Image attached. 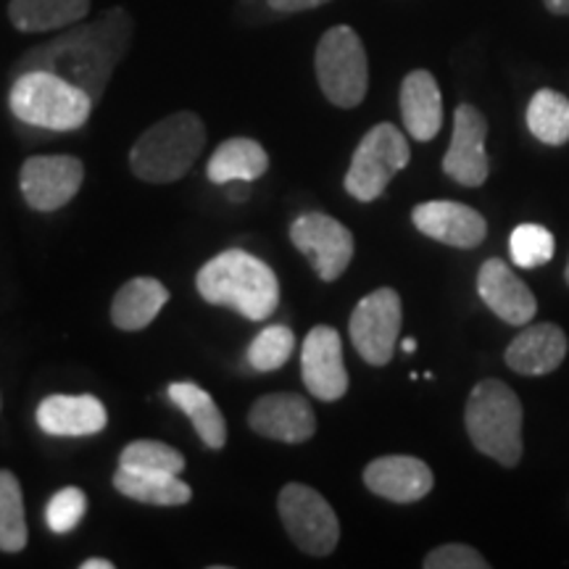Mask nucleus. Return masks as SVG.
I'll use <instances>...</instances> for the list:
<instances>
[{
    "label": "nucleus",
    "instance_id": "obj_19",
    "mask_svg": "<svg viewBox=\"0 0 569 569\" xmlns=\"http://www.w3.org/2000/svg\"><path fill=\"white\" fill-rule=\"evenodd\" d=\"M503 359H507L511 372L517 375H551L567 359L565 330L553 322L525 327L509 343Z\"/></svg>",
    "mask_w": 569,
    "mask_h": 569
},
{
    "label": "nucleus",
    "instance_id": "obj_13",
    "mask_svg": "<svg viewBox=\"0 0 569 569\" xmlns=\"http://www.w3.org/2000/svg\"><path fill=\"white\" fill-rule=\"evenodd\" d=\"M303 386L319 401H338L348 390L343 343L336 327L319 325L309 332L301 348Z\"/></svg>",
    "mask_w": 569,
    "mask_h": 569
},
{
    "label": "nucleus",
    "instance_id": "obj_39",
    "mask_svg": "<svg viewBox=\"0 0 569 569\" xmlns=\"http://www.w3.org/2000/svg\"><path fill=\"white\" fill-rule=\"evenodd\" d=\"M0 409H3V398H0Z\"/></svg>",
    "mask_w": 569,
    "mask_h": 569
},
{
    "label": "nucleus",
    "instance_id": "obj_31",
    "mask_svg": "<svg viewBox=\"0 0 569 569\" xmlns=\"http://www.w3.org/2000/svg\"><path fill=\"white\" fill-rule=\"evenodd\" d=\"M84 511H88V496L84 490L69 486L51 496L46 507V522L56 536H69L71 530L80 528Z\"/></svg>",
    "mask_w": 569,
    "mask_h": 569
},
{
    "label": "nucleus",
    "instance_id": "obj_26",
    "mask_svg": "<svg viewBox=\"0 0 569 569\" xmlns=\"http://www.w3.org/2000/svg\"><path fill=\"white\" fill-rule=\"evenodd\" d=\"M528 127L532 138L546 146L569 142V98L557 90H538L528 106Z\"/></svg>",
    "mask_w": 569,
    "mask_h": 569
},
{
    "label": "nucleus",
    "instance_id": "obj_38",
    "mask_svg": "<svg viewBox=\"0 0 569 569\" xmlns=\"http://www.w3.org/2000/svg\"><path fill=\"white\" fill-rule=\"evenodd\" d=\"M565 280H567V284H569V261H567V272H565Z\"/></svg>",
    "mask_w": 569,
    "mask_h": 569
},
{
    "label": "nucleus",
    "instance_id": "obj_30",
    "mask_svg": "<svg viewBox=\"0 0 569 569\" xmlns=\"http://www.w3.org/2000/svg\"><path fill=\"white\" fill-rule=\"evenodd\" d=\"M553 251H557V240L540 224H519L509 234L511 261L522 269L549 264L553 259Z\"/></svg>",
    "mask_w": 569,
    "mask_h": 569
},
{
    "label": "nucleus",
    "instance_id": "obj_17",
    "mask_svg": "<svg viewBox=\"0 0 569 569\" xmlns=\"http://www.w3.org/2000/svg\"><path fill=\"white\" fill-rule=\"evenodd\" d=\"M365 486L393 503H415L436 486L432 469L415 457H380L365 469Z\"/></svg>",
    "mask_w": 569,
    "mask_h": 569
},
{
    "label": "nucleus",
    "instance_id": "obj_23",
    "mask_svg": "<svg viewBox=\"0 0 569 569\" xmlns=\"http://www.w3.org/2000/svg\"><path fill=\"white\" fill-rule=\"evenodd\" d=\"M269 169V156L261 142L251 138H232L224 140L217 151L211 153L206 174L213 184H227L234 180L253 182L264 177Z\"/></svg>",
    "mask_w": 569,
    "mask_h": 569
},
{
    "label": "nucleus",
    "instance_id": "obj_28",
    "mask_svg": "<svg viewBox=\"0 0 569 569\" xmlns=\"http://www.w3.org/2000/svg\"><path fill=\"white\" fill-rule=\"evenodd\" d=\"M119 467L138 469V472L182 475L184 457L177 448L161 443V440H132L130 446H124Z\"/></svg>",
    "mask_w": 569,
    "mask_h": 569
},
{
    "label": "nucleus",
    "instance_id": "obj_34",
    "mask_svg": "<svg viewBox=\"0 0 569 569\" xmlns=\"http://www.w3.org/2000/svg\"><path fill=\"white\" fill-rule=\"evenodd\" d=\"M227 196H230L232 203H243L248 201V196H251V188H248V182L243 180L227 182Z\"/></svg>",
    "mask_w": 569,
    "mask_h": 569
},
{
    "label": "nucleus",
    "instance_id": "obj_24",
    "mask_svg": "<svg viewBox=\"0 0 569 569\" xmlns=\"http://www.w3.org/2000/svg\"><path fill=\"white\" fill-rule=\"evenodd\" d=\"M113 488L132 501L151 503V507H184L193 498L188 482L167 472H138V469L119 467L113 475Z\"/></svg>",
    "mask_w": 569,
    "mask_h": 569
},
{
    "label": "nucleus",
    "instance_id": "obj_2",
    "mask_svg": "<svg viewBox=\"0 0 569 569\" xmlns=\"http://www.w3.org/2000/svg\"><path fill=\"white\" fill-rule=\"evenodd\" d=\"M196 288L213 306H227L251 322H267L280 303V282L264 261L243 248L213 256L198 269Z\"/></svg>",
    "mask_w": 569,
    "mask_h": 569
},
{
    "label": "nucleus",
    "instance_id": "obj_15",
    "mask_svg": "<svg viewBox=\"0 0 569 569\" xmlns=\"http://www.w3.org/2000/svg\"><path fill=\"white\" fill-rule=\"evenodd\" d=\"M411 222L427 238L453 248H478L488 234L486 217L457 201L419 203L411 211Z\"/></svg>",
    "mask_w": 569,
    "mask_h": 569
},
{
    "label": "nucleus",
    "instance_id": "obj_12",
    "mask_svg": "<svg viewBox=\"0 0 569 569\" xmlns=\"http://www.w3.org/2000/svg\"><path fill=\"white\" fill-rule=\"evenodd\" d=\"M488 122L472 103L457 106L451 146L443 156V172L465 188H480L488 180L490 163L486 153Z\"/></svg>",
    "mask_w": 569,
    "mask_h": 569
},
{
    "label": "nucleus",
    "instance_id": "obj_4",
    "mask_svg": "<svg viewBox=\"0 0 569 569\" xmlns=\"http://www.w3.org/2000/svg\"><path fill=\"white\" fill-rule=\"evenodd\" d=\"M9 106L19 122L51 132H74L88 122L96 101L53 71L32 69L17 74L9 92Z\"/></svg>",
    "mask_w": 569,
    "mask_h": 569
},
{
    "label": "nucleus",
    "instance_id": "obj_33",
    "mask_svg": "<svg viewBox=\"0 0 569 569\" xmlns=\"http://www.w3.org/2000/svg\"><path fill=\"white\" fill-rule=\"evenodd\" d=\"M267 3L280 13H301V11L319 9V6L330 3V0H267Z\"/></svg>",
    "mask_w": 569,
    "mask_h": 569
},
{
    "label": "nucleus",
    "instance_id": "obj_1",
    "mask_svg": "<svg viewBox=\"0 0 569 569\" xmlns=\"http://www.w3.org/2000/svg\"><path fill=\"white\" fill-rule=\"evenodd\" d=\"M134 21L124 9H109L88 24L71 27L59 38L32 48L17 63V74L46 69L82 88L92 101H101L106 84L130 51Z\"/></svg>",
    "mask_w": 569,
    "mask_h": 569
},
{
    "label": "nucleus",
    "instance_id": "obj_11",
    "mask_svg": "<svg viewBox=\"0 0 569 569\" xmlns=\"http://www.w3.org/2000/svg\"><path fill=\"white\" fill-rule=\"evenodd\" d=\"M84 167L74 156H32L19 172L21 196L34 211H59L80 193Z\"/></svg>",
    "mask_w": 569,
    "mask_h": 569
},
{
    "label": "nucleus",
    "instance_id": "obj_27",
    "mask_svg": "<svg viewBox=\"0 0 569 569\" xmlns=\"http://www.w3.org/2000/svg\"><path fill=\"white\" fill-rule=\"evenodd\" d=\"M27 517L24 496L17 475L9 469H0V551L19 553L27 546Z\"/></svg>",
    "mask_w": 569,
    "mask_h": 569
},
{
    "label": "nucleus",
    "instance_id": "obj_5",
    "mask_svg": "<svg viewBox=\"0 0 569 569\" xmlns=\"http://www.w3.org/2000/svg\"><path fill=\"white\" fill-rule=\"evenodd\" d=\"M469 440L480 453L501 467H517L522 459V403L501 380H482L472 388L465 411Z\"/></svg>",
    "mask_w": 569,
    "mask_h": 569
},
{
    "label": "nucleus",
    "instance_id": "obj_9",
    "mask_svg": "<svg viewBox=\"0 0 569 569\" xmlns=\"http://www.w3.org/2000/svg\"><path fill=\"white\" fill-rule=\"evenodd\" d=\"M401 319V296L393 288H380L361 298L348 322V332H351L353 348L367 365L386 367L393 359Z\"/></svg>",
    "mask_w": 569,
    "mask_h": 569
},
{
    "label": "nucleus",
    "instance_id": "obj_16",
    "mask_svg": "<svg viewBox=\"0 0 569 569\" xmlns=\"http://www.w3.org/2000/svg\"><path fill=\"white\" fill-rule=\"evenodd\" d=\"M478 293L482 303L507 325L525 327L536 319L538 301L532 290L501 259H488L478 272Z\"/></svg>",
    "mask_w": 569,
    "mask_h": 569
},
{
    "label": "nucleus",
    "instance_id": "obj_37",
    "mask_svg": "<svg viewBox=\"0 0 569 569\" xmlns=\"http://www.w3.org/2000/svg\"><path fill=\"white\" fill-rule=\"evenodd\" d=\"M401 348H403V351H407V353H415V351H417V340H415V338H407V340H403V343H401Z\"/></svg>",
    "mask_w": 569,
    "mask_h": 569
},
{
    "label": "nucleus",
    "instance_id": "obj_25",
    "mask_svg": "<svg viewBox=\"0 0 569 569\" xmlns=\"http://www.w3.org/2000/svg\"><path fill=\"white\" fill-rule=\"evenodd\" d=\"M167 396L177 409L188 415V419L196 427L198 438H201L211 451L224 448L227 422L224 415L217 407V401L209 396V390L196 386V382H172V386L167 388Z\"/></svg>",
    "mask_w": 569,
    "mask_h": 569
},
{
    "label": "nucleus",
    "instance_id": "obj_22",
    "mask_svg": "<svg viewBox=\"0 0 569 569\" xmlns=\"http://www.w3.org/2000/svg\"><path fill=\"white\" fill-rule=\"evenodd\" d=\"M90 0H11L9 19L19 32H59L80 24Z\"/></svg>",
    "mask_w": 569,
    "mask_h": 569
},
{
    "label": "nucleus",
    "instance_id": "obj_18",
    "mask_svg": "<svg viewBox=\"0 0 569 569\" xmlns=\"http://www.w3.org/2000/svg\"><path fill=\"white\" fill-rule=\"evenodd\" d=\"M38 425L46 436L82 438L96 436L109 425V411L96 396H48L38 407Z\"/></svg>",
    "mask_w": 569,
    "mask_h": 569
},
{
    "label": "nucleus",
    "instance_id": "obj_6",
    "mask_svg": "<svg viewBox=\"0 0 569 569\" xmlns=\"http://www.w3.org/2000/svg\"><path fill=\"white\" fill-rule=\"evenodd\" d=\"M317 80L325 98L338 109H356L369 90L365 42L351 27L338 24L322 34L315 56Z\"/></svg>",
    "mask_w": 569,
    "mask_h": 569
},
{
    "label": "nucleus",
    "instance_id": "obj_8",
    "mask_svg": "<svg viewBox=\"0 0 569 569\" xmlns=\"http://www.w3.org/2000/svg\"><path fill=\"white\" fill-rule=\"evenodd\" d=\"M280 519L293 543L309 557H330L340 540V522L319 490L290 482L277 498Z\"/></svg>",
    "mask_w": 569,
    "mask_h": 569
},
{
    "label": "nucleus",
    "instance_id": "obj_7",
    "mask_svg": "<svg viewBox=\"0 0 569 569\" xmlns=\"http://www.w3.org/2000/svg\"><path fill=\"white\" fill-rule=\"evenodd\" d=\"M409 159V140L403 138V132L398 130L396 124L382 122L372 127V130L361 138L359 148H356L351 159V167H348V196L361 203L377 201V198L386 193L390 180H393L401 169H407Z\"/></svg>",
    "mask_w": 569,
    "mask_h": 569
},
{
    "label": "nucleus",
    "instance_id": "obj_35",
    "mask_svg": "<svg viewBox=\"0 0 569 569\" xmlns=\"http://www.w3.org/2000/svg\"><path fill=\"white\" fill-rule=\"evenodd\" d=\"M543 3L551 13H559V17H569V0H543Z\"/></svg>",
    "mask_w": 569,
    "mask_h": 569
},
{
    "label": "nucleus",
    "instance_id": "obj_10",
    "mask_svg": "<svg viewBox=\"0 0 569 569\" xmlns=\"http://www.w3.org/2000/svg\"><path fill=\"white\" fill-rule=\"evenodd\" d=\"M290 240L315 267L319 280L336 282L353 259V234L330 213H303L290 227Z\"/></svg>",
    "mask_w": 569,
    "mask_h": 569
},
{
    "label": "nucleus",
    "instance_id": "obj_20",
    "mask_svg": "<svg viewBox=\"0 0 569 569\" xmlns=\"http://www.w3.org/2000/svg\"><path fill=\"white\" fill-rule=\"evenodd\" d=\"M401 119L411 138L432 140L443 127V98L436 77L427 69H415L401 82Z\"/></svg>",
    "mask_w": 569,
    "mask_h": 569
},
{
    "label": "nucleus",
    "instance_id": "obj_3",
    "mask_svg": "<svg viewBox=\"0 0 569 569\" xmlns=\"http://www.w3.org/2000/svg\"><path fill=\"white\" fill-rule=\"evenodd\" d=\"M206 146V127L193 111H177L140 134L130 151L132 174L142 182L169 184L190 172Z\"/></svg>",
    "mask_w": 569,
    "mask_h": 569
},
{
    "label": "nucleus",
    "instance_id": "obj_21",
    "mask_svg": "<svg viewBox=\"0 0 569 569\" xmlns=\"http://www.w3.org/2000/svg\"><path fill=\"white\" fill-rule=\"evenodd\" d=\"M169 301V290L153 277L127 280L111 303V322L124 332L146 330Z\"/></svg>",
    "mask_w": 569,
    "mask_h": 569
},
{
    "label": "nucleus",
    "instance_id": "obj_29",
    "mask_svg": "<svg viewBox=\"0 0 569 569\" xmlns=\"http://www.w3.org/2000/svg\"><path fill=\"white\" fill-rule=\"evenodd\" d=\"M293 348L296 338L288 327H264V330L251 340V346H248V365H251L256 372H277V369L288 365Z\"/></svg>",
    "mask_w": 569,
    "mask_h": 569
},
{
    "label": "nucleus",
    "instance_id": "obj_14",
    "mask_svg": "<svg viewBox=\"0 0 569 569\" xmlns=\"http://www.w3.org/2000/svg\"><path fill=\"white\" fill-rule=\"evenodd\" d=\"M248 425L256 436L280 443H306L317 432L315 409L298 393L261 396L248 411Z\"/></svg>",
    "mask_w": 569,
    "mask_h": 569
},
{
    "label": "nucleus",
    "instance_id": "obj_36",
    "mask_svg": "<svg viewBox=\"0 0 569 569\" xmlns=\"http://www.w3.org/2000/svg\"><path fill=\"white\" fill-rule=\"evenodd\" d=\"M80 569H113V561H109V559H84Z\"/></svg>",
    "mask_w": 569,
    "mask_h": 569
},
{
    "label": "nucleus",
    "instance_id": "obj_32",
    "mask_svg": "<svg viewBox=\"0 0 569 569\" xmlns=\"http://www.w3.org/2000/svg\"><path fill=\"white\" fill-rule=\"evenodd\" d=\"M425 569H488L480 551L469 549L465 543H446L425 557Z\"/></svg>",
    "mask_w": 569,
    "mask_h": 569
}]
</instances>
